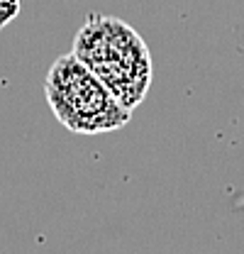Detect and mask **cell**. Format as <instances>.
<instances>
[{
	"mask_svg": "<svg viewBox=\"0 0 244 254\" xmlns=\"http://www.w3.org/2000/svg\"><path fill=\"white\" fill-rule=\"evenodd\" d=\"M73 54L134 110L152 86V54L139 32L118 17H91L73 42Z\"/></svg>",
	"mask_w": 244,
	"mask_h": 254,
	"instance_id": "6da1fadb",
	"label": "cell"
},
{
	"mask_svg": "<svg viewBox=\"0 0 244 254\" xmlns=\"http://www.w3.org/2000/svg\"><path fill=\"white\" fill-rule=\"evenodd\" d=\"M44 88L57 120L76 134H103L129 123L132 110L76 54L52 64Z\"/></svg>",
	"mask_w": 244,
	"mask_h": 254,
	"instance_id": "7a4b0ae2",
	"label": "cell"
}]
</instances>
